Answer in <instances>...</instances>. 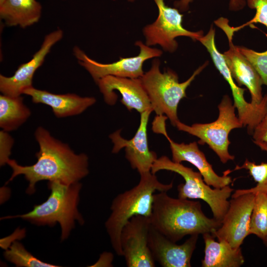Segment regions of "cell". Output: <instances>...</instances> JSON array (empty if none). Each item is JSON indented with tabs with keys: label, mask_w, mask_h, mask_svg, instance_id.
Wrapping results in <instances>:
<instances>
[{
	"label": "cell",
	"mask_w": 267,
	"mask_h": 267,
	"mask_svg": "<svg viewBox=\"0 0 267 267\" xmlns=\"http://www.w3.org/2000/svg\"><path fill=\"white\" fill-rule=\"evenodd\" d=\"M204 243V257L202 267H240L245 262L241 247L234 248L224 241L215 240L211 233L202 234Z\"/></svg>",
	"instance_id": "obj_20"
},
{
	"label": "cell",
	"mask_w": 267,
	"mask_h": 267,
	"mask_svg": "<svg viewBox=\"0 0 267 267\" xmlns=\"http://www.w3.org/2000/svg\"><path fill=\"white\" fill-rule=\"evenodd\" d=\"M154 1L158 9V16L153 23L143 29L147 45L158 44L164 50L173 52L178 46L176 38L185 36L195 41L203 36L202 31L192 32L183 27V15L178 9L166 5L164 0Z\"/></svg>",
	"instance_id": "obj_9"
},
{
	"label": "cell",
	"mask_w": 267,
	"mask_h": 267,
	"mask_svg": "<svg viewBox=\"0 0 267 267\" xmlns=\"http://www.w3.org/2000/svg\"><path fill=\"white\" fill-rule=\"evenodd\" d=\"M135 45L139 47L138 55L131 57H120L119 60L111 63H101L89 57L79 47L73 48V54L79 64L91 75L96 83L100 79L107 76H114L129 78H139L143 74V64L145 61L158 57L162 51L156 48L150 47L141 41H137Z\"/></svg>",
	"instance_id": "obj_8"
},
{
	"label": "cell",
	"mask_w": 267,
	"mask_h": 267,
	"mask_svg": "<svg viewBox=\"0 0 267 267\" xmlns=\"http://www.w3.org/2000/svg\"><path fill=\"white\" fill-rule=\"evenodd\" d=\"M135 0H128V1H130V2H133Z\"/></svg>",
	"instance_id": "obj_34"
},
{
	"label": "cell",
	"mask_w": 267,
	"mask_h": 267,
	"mask_svg": "<svg viewBox=\"0 0 267 267\" xmlns=\"http://www.w3.org/2000/svg\"><path fill=\"white\" fill-rule=\"evenodd\" d=\"M150 226L149 217L136 215L123 227L120 240L123 256L128 267H155L148 246Z\"/></svg>",
	"instance_id": "obj_10"
},
{
	"label": "cell",
	"mask_w": 267,
	"mask_h": 267,
	"mask_svg": "<svg viewBox=\"0 0 267 267\" xmlns=\"http://www.w3.org/2000/svg\"><path fill=\"white\" fill-rule=\"evenodd\" d=\"M23 94L30 96L33 103L51 107L57 118L80 114L96 102L93 97H82L75 93L55 94L33 87L25 89Z\"/></svg>",
	"instance_id": "obj_19"
},
{
	"label": "cell",
	"mask_w": 267,
	"mask_h": 267,
	"mask_svg": "<svg viewBox=\"0 0 267 267\" xmlns=\"http://www.w3.org/2000/svg\"><path fill=\"white\" fill-rule=\"evenodd\" d=\"M42 11L37 0H4L0 4V18L7 26L25 28L39 22Z\"/></svg>",
	"instance_id": "obj_21"
},
{
	"label": "cell",
	"mask_w": 267,
	"mask_h": 267,
	"mask_svg": "<svg viewBox=\"0 0 267 267\" xmlns=\"http://www.w3.org/2000/svg\"><path fill=\"white\" fill-rule=\"evenodd\" d=\"M149 218L152 227L175 242L186 235L212 233L222 224L204 214L199 201L173 198L165 191L154 194Z\"/></svg>",
	"instance_id": "obj_2"
},
{
	"label": "cell",
	"mask_w": 267,
	"mask_h": 267,
	"mask_svg": "<svg viewBox=\"0 0 267 267\" xmlns=\"http://www.w3.org/2000/svg\"><path fill=\"white\" fill-rule=\"evenodd\" d=\"M160 61L155 59L150 70L140 78L149 97L153 111L158 116L166 115L173 126L179 121L178 107L180 101L186 97V90L192 82L208 65V62L197 68L185 82L179 83L178 75L168 69L162 73Z\"/></svg>",
	"instance_id": "obj_5"
},
{
	"label": "cell",
	"mask_w": 267,
	"mask_h": 267,
	"mask_svg": "<svg viewBox=\"0 0 267 267\" xmlns=\"http://www.w3.org/2000/svg\"><path fill=\"white\" fill-rule=\"evenodd\" d=\"M255 196L253 193H246L232 197L221 226L212 233L218 241H226L234 248L241 247L245 238L250 235Z\"/></svg>",
	"instance_id": "obj_11"
},
{
	"label": "cell",
	"mask_w": 267,
	"mask_h": 267,
	"mask_svg": "<svg viewBox=\"0 0 267 267\" xmlns=\"http://www.w3.org/2000/svg\"><path fill=\"white\" fill-rule=\"evenodd\" d=\"M63 36L61 29H58L47 34L40 49L28 62L22 64L10 77L0 75V91L2 94L15 97L33 87V78L36 70L42 66L52 47Z\"/></svg>",
	"instance_id": "obj_14"
},
{
	"label": "cell",
	"mask_w": 267,
	"mask_h": 267,
	"mask_svg": "<svg viewBox=\"0 0 267 267\" xmlns=\"http://www.w3.org/2000/svg\"><path fill=\"white\" fill-rule=\"evenodd\" d=\"M219 116L209 123H195L191 126L178 121L176 127L178 130L186 132L199 138V144H207L218 155L222 163L233 160L234 156L228 152L231 131L242 127L243 124L235 114V107L231 98L224 95L218 105Z\"/></svg>",
	"instance_id": "obj_7"
},
{
	"label": "cell",
	"mask_w": 267,
	"mask_h": 267,
	"mask_svg": "<svg viewBox=\"0 0 267 267\" xmlns=\"http://www.w3.org/2000/svg\"><path fill=\"white\" fill-rule=\"evenodd\" d=\"M193 0H179L174 2L176 8L181 11H185L188 8L189 4Z\"/></svg>",
	"instance_id": "obj_31"
},
{
	"label": "cell",
	"mask_w": 267,
	"mask_h": 267,
	"mask_svg": "<svg viewBox=\"0 0 267 267\" xmlns=\"http://www.w3.org/2000/svg\"><path fill=\"white\" fill-rule=\"evenodd\" d=\"M35 136L40 146L36 154L37 162L32 165L22 166L15 160L9 159L7 164L12 173L5 184L23 175L29 182L26 192L31 195L36 191V183L40 181H57L70 185L89 174V158L86 154L75 153L68 144L53 137L42 127L37 129Z\"/></svg>",
	"instance_id": "obj_1"
},
{
	"label": "cell",
	"mask_w": 267,
	"mask_h": 267,
	"mask_svg": "<svg viewBox=\"0 0 267 267\" xmlns=\"http://www.w3.org/2000/svg\"><path fill=\"white\" fill-rule=\"evenodd\" d=\"M237 47L257 71L263 85L267 87V50L259 52L244 46H237Z\"/></svg>",
	"instance_id": "obj_26"
},
{
	"label": "cell",
	"mask_w": 267,
	"mask_h": 267,
	"mask_svg": "<svg viewBox=\"0 0 267 267\" xmlns=\"http://www.w3.org/2000/svg\"><path fill=\"white\" fill-rule=\"evenodd\" d=\"M5 259L18 267H58L50 263H45L29 252L23 244L14 241L3 254Z\"/></svg>",
	"instance_id": "obj_25"
},
{
	"label": "cell",
	"mask_w": 267,
	"mask_h": 267,
	"mask_svg": "<svg viewBox=\"0 0 267 267\" xmlns=\"http://www.w3.org/2000/svg\"><path fill=\"white\" fill-rule=\"evenodd\" d=\"M161 170L175 172L180 175L184 183L178 185V197L182 199H200L206 202L212 212L213 217L222 222L229 207L228 199L233 189L229 185L221 188H212L204 180L199 172L186 167L181 163H176L166 156L155 160L151 172L155 174Z\"/></svg>",
	"instance_id": "obj_6"
},
{
	"label": "cell",
	"mask_w": 267,
	"mask_h": 267,
	"mask_svg": "<svg viewBox=\"0 0 267 267\" xmlns=\"http://www.w3.org/2000/svg\"><path fill=\"white\" fill-rule=\"evenodd\" d=\"M137 185L118 194L110 206L111 214L105 222L111 246L118 256H123L120 237L126 223L134 216L150 217L153 195L156 191L167 192L173 187V182L164 184L151 172L140 175Z\"/></svg>",
	"instance_id": "obj_3"
},
{
	"label": "cell",
	"mask_w": 267,
	"mask_h": 267,
	"mask_svg": "<svg viewBox=\"0 0 267 267\" xmlns=\"http://www.w3.org/2000/svg\"><path fill=\"white\" fill-rule=\"evenodd\" d=\"M262 150L267 152V143L261 141H253ZM245 169L249 171L257 184L256 186L247 189H238L232 194V197H235L246 193H253L256 194L259 193L267 194V162L256 164L246 159L241 166L237 165L234 170Z\"/></svg>",
	"instance_id": "obj_23"
},
{
	"label": "cell",
	"mask_w": 267,
	"mask_h": 267,
	"mask_svg": "<svg viewBox=\"0 0 267 267\" xmlns=\"http://www.w3.org/2000/svg\"><path fill=\"white\" fill-rule=\"evenodd\" d=\"M152 110L140 113L138 128L131 139L122 137L121 130L116 131L109 135L114 144L112 153H117L125 148V157L133 169H136L139 175L151 172V168L157 159V154L150 150L148 144L147 126Z\"/></svg>",
	"instance_id": "obj_12"
},
{
	"label": "cell",
	"mask_w": 267,
	"mask_h": 267,
	"mask_svg": "<svg viewBox=\"0 0 267 267\" xmlns=\"http://www.w3.org/2000/svg\"><path fill=\"white\" fill-rule=\"evenodd\" d=\"M249 7L255 9L256 14L252 19L242 26L231 27L229 26L230 31L234 33L245 26L253 23H261L267 28V0H246Z\"/></svg>",
	"instance_id": "obj_27"
},
{
	"label": "cell",
	"mask_w": 267,
	"mask_h": 267,
	"mask_svg": "<svg viewBox=\"0 0 267 267\" xmlns=\"http://www.w3.org/2000/svg\"><path fill=\"white\" fill-rule=\"evenodd\" d=\"M162 133L170 143L172 161L176 163L183 161L190 163L198 170L204 181L215 188H222L232 182L231 177L227 176L231 171L228 170L225 172L223 176H219L207 160L203 152L199 149L196 142L188 144L177 143L170 138L166 130Z\"/></svg>",
	"instance_id": "obj_17"
},
{
	"label": "cell",
	"mask_w": 267,
	"mask_h": 267,
	"mask_svg": "<svg viewBox=\"0 0 267 267\" xmlns=\"http://www.w3.org/2000/svg\"><path fill=\"white\" fill-rule=\"evenodd\" d=\"M103 258V260L101 259H99L98 262L94 265H97L96 266H106V267H112L111 263H110L108 261L112 262L113 259V256L111 253H103V254L101 255Z\"/></svg>",
	"instance_id": "obj_30"
},
{
	"label": "cell",
	"mask_w": 267,
	"mask_h": 267,
	"mask_svg": "<svg viewBox=\"0 0 267 267\" xmlns=\"http://www.w3.org/2000/svg\"><path fill=\"white\" fill-rule=\"evenodd\" d=\"M263 241V243L266 246H267V237L266 238V239Z\"/></svg>",
	"instance_id": "obj_32"
},
{
	"label": "cell",
	"mask_w": 267,
	"mask_h": 267,
	"mask_svg": "<svg viewBox=\"0 0 267 267\" xmlns=\"http://www.w3.org/2000/svg\"><path fill=\"white\" fill-rule=\"evenodd\" d=\"M96 84L109 105L115 104L118 91L122 95L121 102L129 111L135 109L140 113L152 110L151 104L140 78H129L107 76L99 80Z\"/></svg>",
	"instance_id": "obj_13"
},
{
	"label": "cell",
	"mask_w": 267,
	"mask_h": 267,
	"mask_svg": "<svg viewBox=\"0 0 267 267\" xmlns=\"http://www.w3.org/2000/svg\"><path fill=\"white\" fill-rule=\"evenodd\" d=\"M31 114L20 96L0 95V127L6 132L17 129Z\"/></svg>",
	"instance_id": "obj_22"
},
{
	"label": "cell",
	"mask_w": 267,
	"mask_h": 267,
	"mask_svg": "<svg viewBox=\"0 0 267 267\" xmlns=\"http://www.w3.org/2000/svg\"><path fill=\"white\" fill-rule=\"evenodd\" d=\"M0 165L3 166L10 159L11 150L14 143L13 138L6 132H0Z\"/></svg>",
	"instance_id": "obj_28"
},
{
	"label": "cell",
	"mask_w": 267,
	"mask_h": 267,
	"mask_svg": "<svg viewBox=\"0 0 267 267\" xmlns=\"http://www.w3.org/2000/svg\"><path fill=\"white\" fill-rule=\"evenodd\" d=\"M252 134L253 141L267 143V112L261 122L255 128Z\"/></svg>",
	"instance_id": "obj_29"
},
{
	"label": "cell",
	"mask_w": 267,
	"mask_h": 267,
	"mask_svg": "<svg viewBox=\"0 0 267 267\" xmlns=\"http://www.w3.org/2000/svg\"><path fill=\"white\" fill-rule=\"evenodd\" d=\"M229 48L223 54L234 80L238 86H245L251 96V102L259 103L263 99L262 79L250 62L232 43L233 34L225 32Z\"/></svg>",
	"instance_id": "obj_18"
},
{
	"label": "cell",
	"mask_w": 267,
	"mask_h": 267,
	"mask_svg": "<svg viewBox=\"0 0 267 267\" xmlns=\"http://www.w3.org/2000/svg\"><path fill=\"white\" fill-rule=\"evenodd\" d=\"M199 235H190L184 242L177 244L151 225L148 246L154 260L163 267H190L191 259Z\"/></svg>",
	"instance_id": "obj_15"
},
{
	"label": "cell",
	"mask_w": 267,
	"mask_h": 267,
	"mask_svg": "<svg viewBox=\"0 0 267 267\" xmlns=\"http://www.w3.org/2000/svg\"><path fill=\"white\" fill-rule=\"evenodd\" d=\"M4 1V0H0V4H1Z\"/></svg>",
	"instance_id": "obj_33"
},
{
	"label": "cell",
	"mask_w": 267,
	"mask_h": 267,
	"mask_svg": "<svg viewBox=\"0 0 267 267\" xmlns=\"http://www.w3.org/2000/svg\"><path fill=\"white\" fill-rule=\"evenodd\" d=\"M47 185L50 193L46 201L35 205L28 213L7 216L0 220L21 218L38 226H53L58 222L61 227V240L68 238L76 221L81 225L85 223L78 209L82 185L79 182L68 185L53 181H48Z\"/></svg>",
	"instance_id": "obj_4"
},
{
	"label": "cell",
	"mask_w": 267,
	"mask_h": 267,
	"mask_svg": "<svg viewBox=\"0 0 267 267\" xmlns=\"http://www.w3.org/2000/svg\"><path fill=\"white\" fill-rule=\"evenodd\" d=\"M215 35V29L211 26L207 34L198 41L207 48L216 67L229 84L233 98V105L237 110L239 120L243 123L250 122L258 115L259 105L245 100L244 96L245 89L237 85L234 82L223 54H221L216 47Z\"/></svg>",
	"instance_id": "obj_16"
},
{
	"label": "cell",
	"mask_w": 267,
	"mask_h": 267,
	"mask_svg": "<svg viewBox=\"0 0 267 267\" xmlns=\"http://www.w3.org/2000/svg\"><path fill=\"white\" fill-rule=\"evenodd\" d=\"M255 195L250 234H254L264 241L267 236V194L259 193Z\"/></svg>",
	"instance_id": "obj_24"
}]
</instances>
